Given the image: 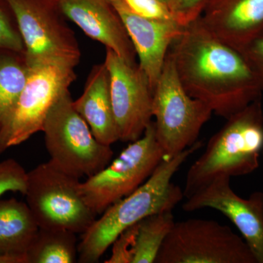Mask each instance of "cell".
I'll return each instance as SVG.
<instances>
[{
	"label": "cell",
	"mask_w": 263,
	"mask_h": 263,
	"mask_svg": "<svg viewBox=\"0 0 263 263\" xmlns=\"http://www.w3.org/2000/svg\"><path fill=\"white\" fill-rule=\"evenodd\" d=\"M168 53L186 92L219 117L228 119L260 99V76L239 51L208 30L200 17L183 27Z\"/></svg>",
	"instance_id": "cell-1"
},
{
	"label": "cell",
	"mask_w": 263,
	"mask_h": 263,
	"mask_svg": "<svg viewBox=\"0 0 263 263\" xmlns=\"http://www.w3.org/2000/svg\"><path fill=\"white\" fill-rule=\"evenodd\" d=\"M201 146V142H196L174 157H164L139 187L100 214V217L81 234L79 262H98L124 230L147 216L173 212L184 195L183 190L172 182V178L189 157Z\"/></svg>",
	"instance_id": "cell-2"
},
{
	"label": "cell",
	"mask_w": 263,
	"mask_h": 263,
	"mask_svg": "<svg viewBox=\"0 0 263 263\" xmlns=\"http://www.w3.org/2000/svg\"><path fill=\"white\" fill-rule=\"evenodd\" d=\"M263 152L260 99L227 119L210 138L201 156L189 169L183 195L188 198L221 176H245L258 168Z\"/></svg>",
	"instance_id": "cell-3"
},
{
	"label": "cell",
	"mask_w": 263,
	"mask_h": 263,
	"mask_svg": "<svg viewBox=\"0 0 263 263\" xmlns=\"http://www.w3.org/2000/svg\"><path fill=\"white\" fill-rule=\"evenodd\" d=\"M42 132L50 162L71 176L89 177L111 162V147L95 138L76 110L69 89L48 110Z\"/></svg>",
	"instance_id": "cell-4"
},
{
	"label": "cell",
	"mask_w": 263,
	"mask_h": 263,
	"mask_svg": "<svg viewBox=\"0 0 263 263\" xmlns=\"http://www.w3.org/2000/svg\"><path fill=\"white\" fill-rule=\"evenodd\" d=\"M79 178L48 161L27 172L26 202L40 228L83 234L96 214L81 194Z\"/></svg>",
	"instance_id": "cell-5"
},
{
	"label": "cell",
	"mask_w": 263,
	"mask_h": 263,
	"mask_svg": "<svg viewBox=\"0 0 263 263\" xmlns=\"http://www.w3.org/2000/svg\"><path fill=\"white\" fill-rule=\"evenodd\" d=\"M212 114L209 105L186 92L167 53L152 102L156 138L165 157H174L195 144Z\"/></svg>",
	"instance_id": "cell-6"
},
{
	"label": "cell",
	"mask_w": 263,
	"mask_h": 263,
	"mask_svg": "<svg viewBox=\"0 0 263 263\" xmlns=\"http://www.w3.org/2000/svg\"><path fill=\"white\" fill-rule=\"evenodd\" d=\"M164 157L152 121L141 138L130 142L100 172L81 182L85 201L96 215H100L144 183Z\"/></svg>",
	"instance_id": "cell-7"
},
{
	"label": "cell",
	"mask_w": 263,
	"mask_h": 263,
	"mask_svg": "<svg viewBox=\"0 0 263 263\" xmlns=\"http://www.w3.org/2000/svg\"><path fill=\"white\" fill-rule=\"evenodd\" d=\"M7 1L16 18L29 67L49 61L79 65V42L58 0Z\"/></svg>",
	"instance_id": "cell-8"
},
{
	"label": "cell",
	"mask_w": 263,
	"mask_h": 263,
	"mask_svg": "<svg viewBox=\"0 0 263 263\" xmlns=\"http://www.w3.org/2000/svg\"><path fill=\"white\" fill-rule=\"evenodd\" d=\"M155 263H257L247 242L210 219L175 222Z\"/></svg>",
	"instance_id": "cell-9"
},
{
	"label": "cell",
	"mask_w": 263,
	"mask_h": 263,
	"mask_svg": "<svg viewBox=\"0 0 263 263\" xmlns=\"http://www.w3.org/2000/svg\"><path fill=\"white\" fill-rule=\"evenodd\" d=\"M76 77L75 67L64 62L29 67L25 86L0 133V155L42 132L48 110Z\"/></svg>",
	"instance_id": "cell-10"
},
{
	"label": "cell",
	"mask_w": 263,
	"mask_h": 263,
	"mask_svg": "<svg viewBox=\"0 0 263 263\" xmlns=\"http://www.w3.org/2000/svg\"><path fill=\"white\" fill-rule=\"evenodd\" d=\"M105 51L119 141L130 143L141 138L152 122L153 89L138 64L129 63L108 48Z\"/></svg>",
	"instance_id": "cell-11"
},
{
	"label": "cell",
	"mask_w": 263,
	"mask_h": 263,
	"mask_svg": "<svg viewBox=\"0 0 263 263\" xmlns=\"http://www.w3.org/2000/svg\"><path fill=\"white\" fill-rule=\"evenodd\" d=\"M182 208L187 212L212 209L224 214L239 230L257 262L263 263L262 192L243 198L233 191L230 177L221 176L186 198Z\"/></svg>",
	"instance_id": "cell-12"
},
{
	"label": "cell",
	"mask_w": 263,
	"mask_h": 263,
	"mask_svg": "<svg viewBox=\"0 0 263 263\" xmlns=\"http://www.w3.org/2000/svg\"><path fill=\"white\" fill-rule=\"evenodd\" d=\"M119 13L139 59L140 68L155 89L170 47L183 27L176 22L152 20L136 14L123 0H109Z\"/></svg>",
	"instance_id": "cell-13"
},
{
	"label": "cell",
	"mask_w": 263,
	"mask_h": 263,
	"mask_svg": "<svg viewBox=\"0 0 263 263\" xmlns=\"http://www.w3.org/2000/svg\"><path fill=\"white\" fill-rule=\"evenodd\" d=\"M67 20L130 64L136 52L119 13L109 0H58Z\"/></svg>",
	"instance_id": "cell-14"
},
{
	"label": "cell",
	"mask_w": 263,
	"mask_h": 263,
	"mask_svg": "<svg viewBox=\"0 0 263 263\" xmlns=\"http://www.w3.org/2000/svg\"><path fill=\"white\" fill-rule=\"evenodd\" d=\"M200 21L240 52L263 34V0H209Z\"/></svg>",
	"instance_id": "cell-15"
},
{
	"label": "cell",
	"mask_w": 263,
	"mask_h": 263,
	"mask_svg": "<svg viewBox=\"0 0 263 263\" xmlns=\"http://www.w3.org/2000/svg\"><path fill=\"white\" fill-rule=\"evenodd\" d=\"M73 105L100 143L111 146L119 141L110 98V76L104 62L91 68L84 92Z\"/></svg>",
	"instance_id": "cell-16"
},
{
	"label": "cell",
	"mask_w": 263,
	"mask_h": 263,
	"mask_svg": "<svg viewBox=\"0 0 263 263\" xmlns=\"http://www.w3.org/2000/svg\"><path fill=\"white\" fill-rule=\"evenodd\" d=\"M39 226L27 202L0 200V263H27Z\"/></svg>",
	"instance_id": "cell-17"
},
{
	"label": "cell",
	"mask_w": 263,
	"mask_h": 263,
	"mask_svg": "<svg viewBox=\"0 0 263 263\" xmlns=\"http://www.w3.org/2000/svg\"><path fill=\"white\" fill-rule=\"evenodd\" d=\"M29 71L24 53L0 48V133L23 91Z\"/></svg>",
	"instance_id": "cell-18"
},
{
	"label": "cell",
	"mask_w": 263,
	"mask_h": 263,
	"mask_svg": "<svg viewBox=\"0 0 263 263\" xmlns=\"http://www.w3.org/2000/svg\"><path fill=\"white\" fill-rule=\"evenodd\" d=\"M79 259L76 233L40 228L27 252V263H73Z\"/></svg>",
	"instance_id": "cell-19"
},
{
	"label": "cell",
	"mask_w": 263,
	"mask_h": 263,
	"mask_svg": "<svg viewBox=\"0 0 263 263\" xmlns=\"http://www.w3.org/2000/svg\"><path fill=\"white\" fill-rule=\"evenodd\" d=\"M175 222L172 212L147 216L138 223L133 263H155Z\"/></svg>",
	"instance_id": "cell-20"
},
{
	"label": "cell",
	"mask_w": 263,
	"mask_h": 263,
	"mask_svg": "<svg viewBox=\"0 0 263 263\" xmlns=\"http://www.w3.org/2000/svg\"><path fill=\"white\" fill-rule=\"evenodd\" d=\"M0 48L25 54L16 18L7 0H0Z\"/></svg>",
	"instance_id": "cell-21"
},
{
	"label": "cell",
	"mask_w": 263,
	"mask_h": 263,
	"mask_svg": "<svg viewBox=\"0 0 263 263\" xmlns=\"http://www.w3.org/2000/svg\"><path fill=\"white\" fill-rule=\"evenodd\" d=\"M27 172L13 159L0 161V197L5 193H25Z\"/></svg>",
	"instance_id": "cell-22"
},
{
	"label": "cell",
	"mask_w": 263,
	"mask_h": 263,
	"mask_svg": "<svg viewBox=\"0 0 263 263\" xmlns=\"http://www.w3.org/2000/svg\"><path fill=\"white\" fill-rule=\"evenodd\" d=\"M136 14L148 19L179 23L174 12L162 0H123Z\"/></svg>",
	"instance_id": "cell-23"
},
{
	"label": "cell",
	"mask_w": 263,
	"mask_h": 263,
	"mask_svg": "<svg viewBox=\"0 0 263 263\" xmlns=\"http://www.w3.org/2000/svg\"><path fill=\"white\" fill-rule=\"evenodd\" d=\"M138 223L119 234L112 243V254L105 263H133Z\"/></svg>",
	"instance_id": "cell-24"
},
{
	"label": "cell",
	"mask_w": 263,
	"mask_h": 263,
	"mask_svg": "<svg viewBox=\"0 0 263 263\" xmlns=\"http://www.w3.org/2000/svg\"><path fill=\"white\" fill-rule=\"evenodd\" d=\"M209 0H171V10L180 24L186 26L202 15Z\"/></svg>",
	"instance_id": "cell-25"
},
{
	"label": "cell",
	"mask_w": 263,
	"mask_h": 263,
	"mask_svg": "<svg viewBox=\"0 0 263 263\" xmlns=\"http://www.w3.org/2000/svg\"><path fill=\"white\" fill-rule=\"evenodd\" d=\"M240 53L263 80V34Z\"/></svg>",
	"instance_id": "cell-26"
},
{
	"label": "cell",
	"mask_w": 263,
	"mask_h": 263,
	"mask_svg": "<svg viewBox=\"0 0 263 263\" xmlns=\"http://www.w3.org/2000/svg\"><path fill=\"white\" fill-rule=\"evenodd\" d=\"M162 1L164 2L165 3H167V4L169 5L170 8H171V0H162Z\"/></svg>",
	"instance_id": "cell-27"
},
{
	"label": "cell",
	"mask_w": 263,
	"mask_h": 263,
	"mask_svg": "<svg viewBox=\"0 0 263 263\" xmlns=\"http://www.w3.org/2000/svg\"><path fill=\"white\" fill-rule=\"evenodd\" d=\"M262 154H263V152H262Z\"/></svg>",
	"instance_id": "cell-28"
}]
</instances>
